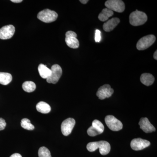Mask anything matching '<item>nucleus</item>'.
<instances>
[{
	"label": "nucleus",
	"instance_id": "f257e3e1",
	"mask_svg": "<svg viewBox=\"0 0 157 157\" xmlns=\"http://www.w3.org/2000/svg\"><path fill=\"white\" fill-rule=\"evenodd\" d=\"M86 147L90 152L94 151L99 148L100 153L103 155L108 154L110 151V144L107 141L103 140L90 142L88 144Z\"/></svg>",
	"mask_w": 157,
	"mask_h": 157
},
{
	"label": "nucleus",
	"instance_id": "f03ea898",
	"mask_svg": "<svg viewBox=\"0 0 157 157\" xmlns=\"http://www.w3.org/2000/svg\"><path fill=\"white\" fill-rule=\"evenodd\" d=\"M147 20V15L142 11L136 10L132 12L129 16L130 23L134 26L144 24Z\"/></svg>",
	"mask_w": 157,
	"mask_h": 157
},
{
	"label": "nucleus",
	"instance_id": "7ed1b4c3",
	"mask_svg": "<svg viewBox=\"0 0 157 157\" xmlns=\"http://www.w3.org/2000/svg\"><path fill=\"white\" fill-rule=\"evenodd\" d=\"M57 13L56 11L48 9H45L40 11L37 15L38 19L45 23H51L55 21L57 18Z\"/></svg>",
	"mask_w": 157,
	"mask_h": 157
},
{
	"label": "nucleus",
	"instance_id": "20e7f679",
	"mask_svg": "<svg viewBox=\"0 0 157 157\" xmlns=\"http://www.w3.org/2000/svg\"><path fill=\"white\" fill-rule=\"evenodd\" d=\"M155 40L154 35H147L142 37L137 42V48L139 50H145L152 45Z\"/></svg>",
	"mask_w": 157,
	"mask_h": 157
},
{
	"label": "nucleus",
	"instance_id": "39448f33",
	"mask_svg": "<svg viewBox=\"0 0 157 157\" xmlns=\"http://www.w3.org/2000/svg\"><path fill=\"white\" fill-rule=\"evenodd\" d=\"M106 8L113 11L121 13L125 10V4L121 0H108L105 3Z\"/></svg>",
	"mask_w": 157,
	"mask_h": 157
},
{
	"label": "nucleus",
	"instance_id": "423d86ee",
	"mask_svg": "<svg viewBox=\"0 0 157 157\" xmlns=\"http://www.w3.org/2000/svg\"><path fill=\"white\" fill-rule=\"evenodd\" d=\"M51 74L50 76L46 79V81L49 83L56 84L58 82L63 73L60 66L58 64L53 65L52 67Z\"/></svg>",
	"mask_w": 157,
	"mask_h": 157
},
{
	"label": "nucleus",
	"instance_id": "0eeeda50",
	"mask_svg": "<svg viewBox=\"0 0 157 157\" xmlns=\"http://www.w3.org/2000/svg\"><path fill=\"white\" fill-rule=\"evenodd\" d=\"M107 127L113 131H119L123 128L122 123L112 115H108L105 119Z\"/></svg>",
	"mask_w": 157,
	"mask_h": 157
},
{
	"label": "nucleus",
	"instance_id": "6e6552de",
	"mask_svg": "<svg viewBox=\"0 0 157 157\" xmlns=\"http://www.w3.org/2000/svg\"><path fill=\"white\" fill-rule=\"evenodd\" d=\"M104 129L103 124L100 121L95 120L93 121L92 126L88 129L87 134L89 136L94 137L102 134L104 132Z\"/></svg>",
	"mask_w": 157,
	"mask_h": 157
},
{
	"label": "nucleus",
	"instance_id": "1a4fd4ad",
	"mask_svg": "<svg viewBox=\"0 0 157 157\" xmlns=\"http://www.w3.org/2000/svg\"><path fill=\"white\" fill-rule=\"evenodd\" d=\"M76 37L77 35L73 31H69L66 33L65 42L70 48H77L79 47V42Z\"/></svg>",
	"mask_w": 157,
	"mask_h": 157
},
{
	"label": "nucleus",
	"instance_id": "9d476101",
	"mask_svg": "<svg viewBox=\"0 0 157 157\" xmlns=\"http://www.w3.org/2000/svg\"><path fill=\"white\" fill-rule=\"evenodd\" d=\"M76 121L72 118L67 119L63 122L61 124V131L64 136H68L71 134L75 126Z\"/></svg>",
	"mask_w": 157,
	"mask_h": 157
},
{
	"label": "nucleus",
	"instance_id": "9b49d317",
	"mask_svg": "<svg viewBox=\"0 0 157 157\" xmlns=\"http://www.w3.org/2000/svg\"><path fill=\"white\" fill-rule=\"evenodd\" d=\"M114 90L110 87V85L105 84L99 88L97 93V96L100 100H104L105 98L111 97Z\"/></svg>",
	"mask_w": 157,
	"mask_h": 157
},
{
	"label": "nucleus",
	"instance_id": "f8f14e48",
	"mask_svg": "<svg viewBox=\"0 0 157 157\" xmlns=\"http://www.w3.org/2000/svg\"><path fill=\"white\" fill-rule=\"evenodd\" d=\"M150 145V142L148 140H144L141 138H135L131 142V147L132 149L135 151H140L146 148Z\"/></svg>",
	"mask_w": 157,
	"mask_h": 157
},
{
	"label": "nucleus",
	"instance_id": "ddd939ff",
	"mask_svg": "<svg viewBox=\"0 0 157 157\" xmlns=\"http://www.w3.org/2000/svg\"><path fill=\"white\" fill-rule=\"evenodd\" d=\"M15 33V28L14 26L8 25L3 26L0 29V39L6 40L11 39Z\"/></svg>",
	"mask_w": 157,
	"mask_h": 157
},
{
	"label": "nucleus",
	"instance_id": "4468645a",
	"mask_svg": "<svg viewBox=\"0 0 157 157\" xmlns=\"http://www.w3.org/2000/svg\"><path fill=\"white\" fill-rule=\"evenodd\" d=\"M139 125L140 128L145 133H151L155 131L154 126L151 124L147 118L144 117L140 119Z\"/></svg>",
	"mask_w": 157,
	"mask_h": 157
},
{
	"label": "nucleus",
	"instance_id": "2eb2a0df",
	"mask_svg": "<svg viewBox=\"0 0 157 157\" xmlns=\"http://www.w3.org/2000/svg\"><path fill=\"white\" fill-rule=\"evenodd\" d=\"M120 22V20L119 18L113 17L109 20L107 22L104 23L103 25V29L106 32H110L115 28Z\"/></svg>",
	"mask_w": 157,
	"mask_h": 157
},
{
	"label": "nucleus",
	"instance_id": "dca6fc26",
	"mask_svg": "<svg viewBox=\"0 0 157 157\" xmlns=\"http://www.w3.org/2000/svg\"><path fill=\"white\" fill-rule=\"evenodd\" d=\"M38 71L39 75L43 78L47 79L51 74V69L47 67L46 65L40 64L38 67Z\"/></svg>",
	"mask_w": 157,
	"mask_h": 157
},
{
	"label": "nucleus",
	"instance_id": "f3484780",
	"mask_svg": "<svg viewBox=\"0 0 157 157\" xmlns=\"http://www.w3.org/2000/svg\"><path fill=\"white\" fill-rule=\"evenodd\" d=\"M140 80L143 84L147 86H149L154 82L155 78L150 73H144L140 76Z\"/></svg>",
	"mask_w": 157,
	"mask_h": 157
},
{
	"label": "nucleus",
	"instance_id": "a211bd4d",
	"mask_svg": "<svg viewBox=\"0 0 157 157\" xmlns=\"http://www.w3.org/2000/svg\"><path fill=\"white\" fill-rule=\"evenodd\" d=\"M36 107L37 111L44 114H46L50 112L51 109L50 105L43 101L38 103Z\"/></svg>",
	"mask_w": 157,
	"mask_h": 157
},
{
	"label": "nucleus",
	"instance_id": "6ab92c4d",
	"mask_svg": "<svg viewBox=\"0 0 157 157\" xmlns=\"http://www.w3.org/2000/svg\"><path fill=\"white\" fill-rule=\"evenodd\" d=\"M113 12L110 9L105 8L103 9L98 16V18L101 21H105L107 20L109 17L113 15Z\"/></svg>",
	"mask_w": 157,
	"mask_h": 157
},
{
	"label": "nucleus",
	"instance_id": "aec40b11",
	"mask_svg": "<svg viewBox=\"0 0 157 157\" xmlns=\"http://www.w3.org/2000/svg\"><path fill=\"white\" fill-rule=\"evenodd\" d=\"M12 79V76L10 73L0 72V84L7 85L11 82Z\"/></svg>",
	"mask_w": 157,
	"mask_h": 157
},
{
	"label": "nucleus",
	"instance_id": "412c9836",
	"mask_svg": "<svg viewBox=\"0 0 157 157\" xmlns=\"http://www.w3.org/2000/svg\"><path fill=\"white\" fill-rule=\"evenodd\" d=\"M22 88L24 90L28 93H31L35 91L36 89V85L32 81H26L22 84Z\"/></svg>",
	"mask_w": 157,
	"mask_h": 157
},
{
	"label": "nucleus",
	"instance_id": "4be33fe9",
	"mask_svg": "<svg viewBox=\"0 0 157 157\" xmlns=\"http://www.w3.org/2000/svg\"><path fill=\"white\" fill-rule=\"evenodd\" d=\"M21 126L26 130L32 131L35 128V127L33 124H31L30 121L27 118L23 119L21 123Z\"/></svg>",
	"mask_w": 157,
	"mask_h": 157
},
{
	"label": "nucleus",
	"instance_id": "5701e85b",
	"mask_svg": "<svg viewBox=\"0 0 157 157\" xmlns=\"http://www.w3.org/2000/svg\"><path fill=\"white\" fill-rule=\"evenodd\" d=\"M38 155L39 157H52L49 150L45 147H42L39 149Z\"/></svg>",
	"mask_w": 157,
	"mask_h": 157
},
{
	"label": "nucleus",
	"instance_id": "b1692460",
	"mask_svg": "<svg viewBox=\"0 0 157 157\" xmlns=\"http://www.w3.org/2000/svg\"><path fill=\"white\" fill-rule=\"evenodd\" d=\"M101 31L98 29L96 30L95 32V37L96 42H100V41H101Z\"/></svg>",
	"mask_w": 157,
	"mask_h": 157
},
{
	"label": "nucleus",
	"instance_id": "393cba45",
	"mask_svg": "<svg viewBox=\"0 0 157 157\" xmlns=\"http://www.w3.org/2000/svg\"><path fill=\"white\" fill-rule=\"evenodd\" d=\"M6 123L4 119L0 118V131L4 130L6 128Z\"/></svg>",
	"mask_w": 157,
	"mask_h": 157
},
{
	"label": "nucleus",
	"instance_id": "a878e982",
	"mask_svg": "<svg viewBox=\"0 0 157 157\" xmlns=\"http://www.w3.org/2000/svg\"><path fill=\"white\" fill-rule=\"evenodd\" d=\"M10 157H22V156L18 153H14V154L11 155Z\"/></svg>",
	"mask_w": 157,
	"mask_h": 157
},
{
	"label": "nucleus",
	"instance_id": "bb28decb",
	"mask_svg": "<svg viewBox=\"0 0 157 157\" xmlns=\"http://www.w3.org/2000/svg\"><path fill=\"white\" fill-rule=\"evenodd\" d=\"M22 0H11V2H12L18 3H21L22 2Z\"/></svg>",
	"mask_w": 157,
	"mask_h": 157
},
{
	"label": "nucleus",
	"instance_id": "cd10ccee",
	"mask_svg": "<svg viewBox=\"0 0 157 157\" xmlns=\"http://www.w3.org/2000/svg\"><path fill=\"white\" fill-rule=\"evenodd\" d=\"M79 2L82 3V4H86L89 2V1L88 0H80Z\"/></svg>",
	"mask_w": 157,
	"mask_h": 157
},
{
	"label": "nucleus",
	"instance_id": "c85d7f7f",
	"mask_svg": "<svg viewBox=\"0 0 157 157\" xmlns=\"http://www.w3.org/2000/svg\"><path fill=\"white\" fill-rule=\"evenodd\" d=\"M153 57H154V58L155 59H156V60L157 59V51H156L155 52L154 54Z\"/></svg>",
	"mask_w": 157,
	"mask_h": 157
}]
</instances>
